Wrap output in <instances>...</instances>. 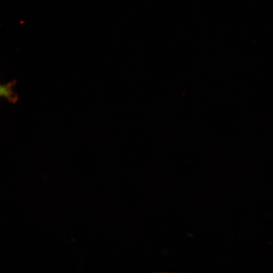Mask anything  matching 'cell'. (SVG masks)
<instances>
[{
	"label": "cell",
	"instance_id": "obj_1",
	"mask_svg": "<svg viewBox=\"0 0 273 273\" xmlns=\"http://www.w3.org/2000/svg\"><path fill=\"white\" fill-rule=\"evenodd\" d=\"M16 84V80H13L6 84H2L0 86V95L6 99L9 102L15 103L18 100L17 94L13 91V88Z\"/></svg>",
	"mask_w": 273,
	"mask_h": 273
}]
</instances>
